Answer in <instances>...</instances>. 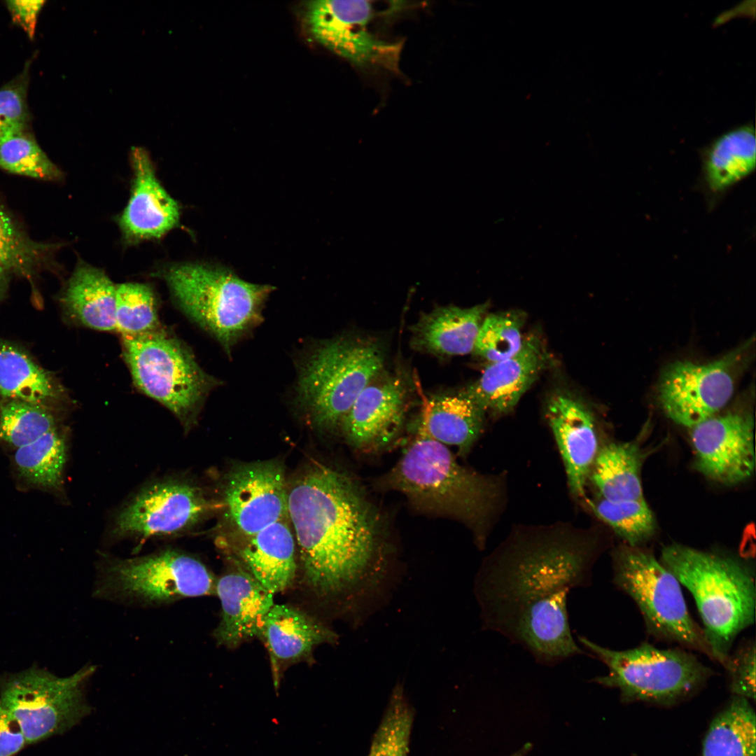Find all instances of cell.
I'll return each mask as SVG.
<instances>
[{
    "instance_id": "7c38bea8",
    "label": "cell",
    "mask_w": 756,
    "mask_h": 756,
    "mask_svg": "<svg viewBox=\"0 0 756 756\" xmlns=\"http://www.w3.org/2000/svg\"><path fill=\"white\" fill-rule=\"evenodd\" d=\"M393 4L381 9L369 1H314L306 22L316 41L358 68L397 72L402 41L391 39L384 24L403 7Z\"/></svg>"
},
{
    "instance_id": "83f0119b",
    "label": "cell",
    "mask_w": 756,
    "mask_h": 756,
    "mask_svg": "<svg viewBox=\"0 0 756 756\" xmlns=\"http://www.w3.org/2000/svg\"><path fill=\"white\" fill-rule=\"evenodd\" d=\"M755 153V131L750 123L718 136L704 155V172L710 190L722 192L752 173Z\"/></svg>"
},
{
    "instance_id": "7a4b0ae2",
    "label": "cell",
    "mask_w": 756,
    "mask_h": 756,
    "mask_svg": "<svg viewBox=\"0 0 756 756\" xmlns=\"http://www.w3.org/2000/svg\"><path fill=\"white\" fill-rule=\"evenodd\" d=\"M288 509L304 580L316 594L335 596L377 579L376 518L349 477L311 465L288 486Z\"/></svg>"
},
{
    "instance_id": "52a82bcc",
    "label": "cell",
    "mask_w": 756,
    "mask_h": 756,
    "mask_svg": "<svg viewBox=\"0 0 756 756\" xmlns=\"http://www.w3.org/2000/svg\"><path fill=\"white\" fill-rule=\"evenodd\" d=\"M122 342L136 386L169 410L188 430L218 380L201 368L183 342L161 328L122 336Z\"/></svg>"
},
{
    "instance_id": "9a60e30c",
    "label": "cell",
    "mask_w": 756,
    "mask_h": 756,
    "mask_svg": "<svg viewBox=\"0 0 756 756\" xmlns=\"http://www.w3.org/2000/svg\"><path fill=\"white\" fill-rule=\"evenodd\" d=\"M223 500L227 520L244 538L289 520L284 466L274 460L235 465L225 478Z\"/></svg>"
},
{
    "instance_id": "ba28073f",
    "label": "cell",
    "mask_w": 756,
    "mask_h": 756,
    "mask_svg": "<svg viewBox=\"0 0 756 756\" xmlns=\"http://www.w3.org/2000/svg\"><path fill=\"white\" fill-rule=\"evenodd\" d=\"M580 643L608 668L595 680L620 691L623 699L668 704L699 689L713 671L682 648L662 649L650 643L615 650L578 636Z\"/></svg>"
},
{
    "instance_id": "f1b7e54d",
    "label": "cell",
    "mask_w": 756,
    "mask_h": 756,
    "mask_svg": "<svg viewBox=\"0 0 756 756\" xmlns=\"http://www.w3.org/2000/svg\"><path fill=\"white\" fill-rule=\"evenodd\" d=\"M643 454L635 442H613L598 452L592 479L603 500L610 502L644 498L641 484Z\"/></svg>"
},
{
    "instance_id": "484cf974",
    "label": "cell",
    "mask_w": 756,
    "mask_h": 756,
    "mask_svg": "<svg viewBox=\"0 0 756 756\" xmlns=\"http://www.w3.org/2000/svg\"><path fill=\"white\" fill-rule=\"evenodd\" d=\"M61 385L27 352L0 338V399L53 410L62 398Z\"/></svg>"
},
{
    "instance_id": "603a6c76",
    "label": "cell",
    "mask_w": 756,
    "mask_h": 756,
    "mask_svg": "<svg viewBox=\"0 0 756 756\" xmlns=\"http://www.w3.org/2000/svg\"><path fill=\"white\" fill-rule=\"evenodd\" d=\"M486 307V304L468 308L447 306L421 314L411 328L413 347L447 356L472 352Z\"/></svg>"
},
{
    "instance_id": "30bf717a",
    "label": "cell",
    "mask_w": 756,
    "mask_h": 756,
    "mask_svg": "<svg viewBox=\"0 0 756 756\" xmlns=\"http://www.w3.org/2000/svg\"><path fill=\"white\" fill-rule=\"evenodd\" d=\"M613 582L636 604L650 635L711 657L704 631L688 611L679 581L651 553L629 546L617 550Z\"/></svg>"
},
{
    "instance_id": "e575fe53",
    "label": "cell",
    "mask_w": 756,
    "mask_h": 756,
    "mask_svg": "<svg viewBox=\"0 0 756 756\" xmlns=\"http://www.w3.org/2000/svg\"><path fill=\"white\" fill-rule=\"evenodd\" d=\"M522 319L521 314L510 312L484 316L472 352L489 363L511 358L523 345Z\"/></svg>"
},
{
    "instance_id": "ffe728a7",
    "label": "cell",
    "mask_w": 756,
    "mask_h": 756,
    "mask_svg": "<svg viewBox=\"0 0 756 756\" xmlns=\"http://www.w3.org/2000/svg\"><path fill=\"white\" fill-rule=\"evenodd\" d=\"M221 620L214 631L218 645L235 648L258 636L264 617L274 606L273 594L250 573L228 572L216 580Z\"/></svg>"
},
{
    "instance_id": "5b68a950",
    "label": "cell",
    "mask_w": 756,
    "mask_h": 756,
    "mask_svg": "<svg viewBox=\"0 0 756 756\" xmlns=\"http://www.w3.org/2000/svg\"><path fill=\"white\" fill-rule=\"evenodd\" d=\"M162 277L174 300L195 323L229 354L262 321V309L274 288L240 279L227 268L206 263L173 265Z\"/></svg>"
},
{
    "instance_id": "277c9868",
    "label": "cell",
    "mask_w": 756,
    "mask_h": 756,
    "mask_svg": "<svg viewBox=\"0 0 756 756\" xmlns=\"http://www.w3.org/2000/svg\"><path fill=\"white\" fill-rule=\"evenodd\" d=\"M386 482L419 507L476 528L492 511L498 495L492 481L459 465L446 445L420 427Z\"/></svg>"
},
{
    "instance_id": "8992f818",
    "label": "cell",
    "mask_w": 756,
    "mask_h": 756,
    "mask_svg": "<svg viewBox=\"0 0 756 756\" xmlns=\"http://www.w3.org/2000/svg\"><path fill=\"white\" fill-rule=\"evenodd\" d=\"M384 353L374 340L340 337L320 343L302 359L298 405L320 430L341 426L354 401L382 372Z\"/></svg>"
},
{
    "instance_id": "8fae6325",
    "label": "cell",
    "mask_w": 756,
    "mask_h": 756,
    "mask_svg": "<svg viewBox=\"0 0 756 756\" xmlns=\"http://www.w3.org/2000/svg\"><path fill=\"white\" fill-rule=\"evenodd\" d=\"M94 666H85L67 677L43 668L0 676V704L18 722L27 745L69 731L91 713L85 697Z\"/></svg>"
},
{
    "instance_id": "836d02e7",
    "label": "cell",
    "mask_w": 756,
    "mask_h": 756,
    "mask_svg": "<svg viewBox=\"0 0 756 756\" xmlns=\"http://www.w3.org/2000/svg\"><path fill=\"white\" fill-rule=\"evenodd\" d=\"M593 510L626 546L638 547L655 533L656 520L645 498L620 502L602 499L593 505Z\"/></svg>"
},
{
    "instance_id": "7402d4cb",
    "label": "cell",
    "mask_w": 756,
    "mask_h": 756,
    "mask_svg": "<svg viewBox=\"0 0 756 756\" xmlns=\"http://www.w3.org/2000/svg\"><path fill=\"white\" fill-rule=\"evenodd\" d=\"M262 639L276 669L308 657L314 648L333 643L337 635L304 612L288 605H274L262 622Z\"/></svg>"
},
{
    "instance_id": "74e56055",
    "label": "cell",
    "mask_w": 756,
    "mask_h": 756,
    "mask_svg": "<svg viewBox=\"0 0 756 756\" xmlns=\"http://www.w3.org/2000/svg\"><path fill=\"white\" fill-rule=\"evenodd\" d=\"M46 248L29 239L0 209V264L10 273L30 276Z\"/></svg>"
},
{
    "instance_id": "d590c367",
    "label": "cell",
    "mask_w": 756,
    "mask_h": 756,
    "mask_svg": "<svg viewBox=\"0 0 756 756\" xmlns=\"http://www.w3.org/2000/svg\"><path fill=\"white\" fill-rule=\"evenodd\" d=\"M0 168L15 174L45 180L55 179L61 175L36 141L25 133L0 145Z\"/></svg>"
},
{
    "instance_id": "3957f363",
    "label": "cell",
    "mask_w": 756,
    "mask_h": 756,
    "mask_svg": "<svg viewBox=\"0 0 756 756\" xmlns=\"http://www.w3.org/2000/svg\"><path fill=\"white\" fill-rule=\"evenodd\" d=\"M660 561L694 597L710 658L723 666L738 635L755 622L754 573L738 559L680 544L664 547Z\"/></svg>"
},
{
    "instance_id": "6da1fadb",
    "label": "cell",
    "mask_w": 756,
    "mask_h": 756,
    "mask_svg": "<svg viewBox=\"0 0 756 756\" xmlns=\"http://www.w3.org/2000/svg\"><path fill=\"white\" fill-rule=\"evenodd\" d=\"M594 547L582 539L552 536L514 542L491 558L476 577L483 627L554 666L584 654L568 622L573 588L591 582Z\"/></svg>"
},
{
    "instance_id": "ab89813d",
    "label": "cell",
    "mask_w": 756,
    "mask_h": 756,
    "mask_svg": "<svg viewBox=\"0 0 756 756\" xmlns=\"http://www.w3.org/2000/svg\"><path fill=\"white\" fill-rule=\"evenodd\" d=\"M755 641L748 640L730 653L723 665L736 696L755 699Z\"/></svg>"
},
{
    "instance_id": "4fadbf2b",
    "label": "cell",
    "mask_w": 756,
    "mask_h": 756,
    "mask_svg": "<svg viewBox=\"0 0 756 756\" xmlns=\"http://www.w3.org/2000/svg\"><path fill=\"white\" fill-rule=\"evenodd\" d=\"M749 345L708 363L677 360L662 372L658 400L675 423L692 428L716 415L729 401L736 381L747 365Z\"/></svg>"
},
{
    "instance_id": "4dcf8cb0",
    "label": "cell",
    "mask_w": 756,
    "mask_h": 756,
    "mask_svg": "<svg viewBox=\"0 0 756 756\" xmlns=\"http://www.w3.org/2000/svg\"><path fill=\"white\" fill-rule=\"evenodd\" d=\"M66 454V437L57 428L16 449L13 462L18 475L27 484L56 492L63 487Z\"/></svg>"
},
{
    "instance_id": "ac0fdd59",
    "label": "cell",
    "mask_w": 756,
    "mask_h": 756,
    "mask_svg": "<svg viewBox=\"0 0 756 756\" xmlns=\"http://www.w3.org/2000/svg\"><path fill=\"white\" fill-rule=\"evenodd\" d=\"M405 407L406 389L400 379H374L357 397L341 426L354 447L377 448L396 435Z\"/></svg>"
},
{
    "instance_id": "9c48e42d",
    "label": "cell",
    "mask_w": 756,
    "mask_h": 756,
    "mask_svg": "<svg viewBox=\"0 0 756 756\" xmlns=\"http://www.w3.org/2000/svg\"><path fill=\"white\" fill-rule=\"evenodd\" d=\"M216 580L195 556L173 548L130 559L107 558L98 570L99 598L144 606L216 594Z\"/></svg>"
},
{
    "instance_id": "44dd1931",
    "label": "cell",
    "mask_w": 756,
    "mask_h": 756,
    "mask_svg": "<svg viewBox=\"0 0 756 756\" xmlns=\"http://www.w3.org/2000/svg\"><path fill=\"white\" fill-rule=\"evenodd\" d=\"M545 353L536 336L524 338L517 354L489 363L466 393L484 411L498 414L510 412L543 368Z\"/></svg>"
},
{
    "instance_id": "5bb4252c",
    "label": "cell",
    "mask_w": 756,
    "mask_h": 756,
    "mask_svg": "<svg viewBox=\"0 0 756 756\" xmlns=\"http://www.w3.org/2000/svg\"><path fill=\"white\" fill-rule=\"evenodd\" d=\"M211 505L194 482L179 477L160 479L142 488L118 510L112 535L141 540L178 536L197 525Z\"/></svg>"
},
{
    "instance_id": "d6986e66",
    "label": "cell",
    "mask_w": 756,
    "mask_h": 756,
    "mask_svg": "<svg viewBox=\"0 0 756 756\" xmlns=\"http://www.w3.org/2000/svg\"><path fill=\"white\" fill-rule=\"evenodd\" d=\"M547 416L564 462L571 492L582 496L598 452L592 415L577 399L561 393L550 400Z\"/></svg>"
},
{
    "instance_id": "f546056e",
    "label": "cell",
    "mask_w": 756,
    "mask_h": 756,
    "mask_svg": "<svg viewBox=\"0 0 756 756\" xmlns=\"http://www.w3.org/2000/svg\"><path fill=\"white\" fill-rule=\"evenodd\" d=\"M755 713L748 699L734 696L712 721L701 756H756Z\"/></svg>"
},
{
    "instance_id": "2e32d148",
    "label": "cell",
    "mask_w": 756,
    "mask_h": 756,
    "mask_svg": "<svg viewBox=\"0 0 756 756\" xmlns=\"http://www.w3.org/2000/svg\"><path fill=\"white\" fill-rule=\"evenodd\" d=\"M754 426L750 412L732 410L692 427L696 470L725 485L749 479L755 467Z\"/></svg>"
},
{
    "instance_id": "e0dca14e",
    "label": "cell",
    "mask_w": 756,
    "mask_h": 756,
    "mask_svg": "<svg viewBox=\"0 0 756 756\" xmlns=\"http://www.w3.org/2000/svg\"><path fill=\"white\" fill-rule=\"evenodd\" d=\"M130 160L134 171L132 194L118 223L129 241L158 239L179 221L180 207L157 178L148 153L132 148Z\"/></svg>"
},
{
    "instance_id": "cb8c5ba5",
    "label": "cell",
    "mask_w": 756,
    "mask_h": 756,
    "mask_svg": "<svg viewBox=\"0 0 756 756\" xmlns=\"http://www.w3.org/2000/svg\"><path fill=\"white\" fill-rule=\"evenodd\" d=\"M289 520L275 522L245 538L239 555L255 580L272 594L291 585L296 573Z\"/></svg>"
},
{
    "instance_id": "7bdbcfd3",
    "label": "cell",
    "mask_w": 756,
    "mask_h": 756,
    "mask_svg": "<svg viewBox=\"0 0 756 756\" xmlns=\"http://www.w3.org/2000/svg\"><path fill=\"white\" fill-rule=\"evenodd\" d=\"M10 272L0 264V302L5 296Z\"/></svg>"
},
{
    "instance_id": "b9f144b4",
    "label": "cell",
    "mask_w": 756,
    "mask_h": 756,
    "mask_svg": "<svg viewBox=\"0 0 756 756\" xmlns=\"http://www.w3.org/2000/svg\"><path fill=\"white\" fill-rule=\"evenodd\" d=\"M44 1H6V4L13 21L18 24L30 38L35 34L37 19Z\"/></svg>"
},
{
    "instance_id": "4316f807",
    "label": "cell",
    "mask_w": 756,
    "mask_h": 756,
    "mask_svg": "<svg viewBox=\"0 0 756 756\" xmlns=\"http://www.w3.org/2000/svg\"><path fill=\"white\" fill-rule=\"evenodd\" d=\"M484 412L466 392L441 395L426 404L419 427L433 440L465 452L481 432Z\"/></svg>"
},
{
    "instance_id": "d6a6232c",
    "label": "cell",
    "mask_w": 756,
    "mask_h": 756,
    "mask_svg": "<svg viewBox=\"0 0 756 756\" xmlns=\"http://www.w3.org/2000/svg\"><path fill=\"white\" fill-rule=\"evenodd\" d=\"M155 295L141 283L116 286L115 325L121 336H136L160 328Z\"/></svg>"
},
{
    "instance_id": "1f68e13d",
    "label": "cell",
    "mask_w": 756,
    "mask_h": 756,
    "mask_svg": "<svg viewBox=\"0 0 756 756\" xmlns=\"http://www.w3.org/2000/svg\"><path fill=\"white\" fill-rule=\"evenodd\" d=\"M58 428L53 410L27 402L0 399V441L15 449Z\"/></svg>"
},
{
    "instance_id": "d4e9b609",
    "label": "cell",
    "mask_w": 756,
    "mask_h": 756,
    "mask_svg": "<svg viewBox=\"0 0 756 756\" xmlns=\"http://www.w3.org/2000/svg\"><path fill=\"white\" fill-rule=\"evenodd\" d=\"M116 286L98 268L79 264L62 295L66 312L88 328L100 331L116 330Z\"/></svg>"
},
{
    "instance_id": "60d3db41",
    "label": "cell",
    "mask_w": 756,
    "mask_h": 756,
    "mask_svg": "<svg viewBox=\"0 0 756 756\" xmlns=\"http://www.w3.org/2000/svg\"><path fill=\"white\" fill-rule=\"evenodd\" d=\"M27 745L15 718L0 704V756H15Z\"/></svg>"
},
{
    "instance_id": "8d00e7d4",
    "label": "cell",
    "mask_w": 756,
    "mask_h": 756,
    "mask_svg": "<svg viewBox=\"0 0 756 756\" xmlns=\"http://www.w3.org/2000/svg\"><path fill=\"white\" fill-rule=\"evenodd\" d=\"M412 714L397 687L374 736L369 756H407Z\"/></svg>"
},
{
    "instance_id": "f35d334b",
    "label": "cell",
    "mask_w": 756,
    "mask_h": 756,
    "mask_svg": "<svg viewBox=\"0 0 756 756\" xmlns=\"http://www.w3.org/2000/svg\"><path fill=\"white\" fill-rule=\"evenodd\" d=\"M27 73L0 88V145L24 133L28 123Z\"/></svg>"
}]
</instances>
